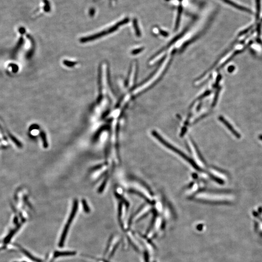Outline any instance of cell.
I'll return each instance as SVG.
<instances>
[{
	"instance_id": "cell-5",
	"label": "cell",
	"mask_w": 262,
	"mask_h": 262,
	"mask_svg": "<svg viewBox=\"0 0 262 262\" xmlns=\"http://www.w3.org/2000/svg\"><path fill=\"white\" fill-rule=\"evenodd\" d=\"M19 247H20L19 248H20L21 251H22V252H23V254H24L26 256L28 257L29 259H30L31 260H32V261H34V262H42V260H40V259L36 258V257H34V256L32 255L28 251L25 250H24V249H23V248H22V247H20V246H19Z\"/></svg>"
},
{
	"instance_id": "cell-11",
	"label": "cell",
	"mask_w": 262,
	"mask_h": 262,
	"mask_svg": "<svg viewBox=\"0 0 262 262\" xmlns=\"http://www.w3.org/2000/svg\"><path fill=\"white\" fill-rule=\"evenodd\" d=\"M141 51V49H137L136 50L134 51L133 52V54H136V53H138V52H140Z\"/></svg>"
},
{
	"instance_id": "cell-2",
	"label": "cell",
	"mask_w": 262,
	"mask_h": 262,
	"mask_svg": "<svg viewBox=\"0 0 262 262\" xmlns=\"http://www.w3.org/2000/svg\"><path fill=\"white\" fill-rule=\"evenodd\" d=\"M152 135H153V136L156 137V138L158 139V141H159L160 142L162 143L163 145H164L165 146H166V147L169 148V149H171V150H172V151H174V152L177 153L178 155H179L180 156L182 157V158H183L184 159L186 160L187 162H189V163L191 165H192V166H193L194 168H196L197 170H198L197 169L199 168L198 166L196 165L195 163H194L193 161H192L190 159H189V158H188L186 155H185L184 152L180 151L179 150V149H178L177 148L174 147V146H172V145H171L170 143L166 141V140L163 139L162 136H160L158 133H156V132H155V131H153V132H152Z\"/></svg>"
},
{
	"instance_id": "cell-13",
	"label": "cell",
	"mask_w": 262,
	"mask_h": 262,
	"mask_svg": "<svg viewBox=\"0 0 262 262\" xmlns=\"http://www.w3.org/2000/svg\"><path fill=\"white\" fill-rule=\"evenodd\" d=\"M166 1H169V0H166Z\"/></svg>"
},
{
	"instance_id": "cell-9",
	"label": "cell",
	"mask_w": 262,
	"mask_h": 262,
	"mask_svg": "<svg viewBox=\"0 0 262 262\" xmlns=\"http://www.w3.org/2000/svg\"><path fill=\"white\" fill-rule=\"evenodd\" d=\"M42 135L43 136V141L44 143V147L46 148L47 147V141H46V137H45V135H44V134L42 133Z\"/></svg>"
},
{
	"instance_id": "cell-3",
	"label": "cell",
	"mask_w": 262,
	"mask_h": 262,
	"mask_svg": "<svg viewBox=\"0 0 262 262\" xmlns=\"http://www.w3.org/2000/svg\"><path fill=\"white\" fill-rule=\"evenodd\" d=\"M128 22V19H125V20H123V21H121V22H119V23H117L116 25L113 26L112 27L108 29L107 31L101 32L99 33V34H96V35L91 36L90 37H87V38H83V39H81V42H89L90 40H94V39H97V38H99V37H101V36H105V35H106V34H109V33H111V32H113L115 31L117 29V28L119 27L121 25H123V24H125V23H127Z\"/></svg>"
},
{
	"instance_id": "cell-8",
	"label": "cell",
	"mask_w": 262,
	"mask_h": 262,
	"mask_svg": "<svg viewBox=\"0 0 262 262\" xmlns=\"http://www.w3.org/2000/svg\"><path fill=\"white\" fill-rule=\"evenodd\" d=\"M82 203H83V207H84V211H85V212H86V213H89V212H90V209H89V207L88 206L87 204L86 201H85V200H83Z\"/></svg>"
},
{
	"instance_id": "cell-15",
	"label": "cell",
	"mask_w": 262,
	"mask_h": 262,
	"mask_svg": "<svg viewBox=\"0 0 262 262\" xmlns=\"http://www.w3.org/2000/svg\"></svg>"
},
{
	"instance_id": "cell-12",
	"label": "cell",
	"mask_w": 262,
	"mask_h": 262,
	"mask_svg": "<svg viewBox=\"0 0 262 262\" xmlns=\"http://www.w3.org/2000/svg\"><path fill=\"white\" fill-rule=\"evenodd\" d=\"M67 64H68L67 65V66H73L75 63H73V62H70H70H67Z\"/></svg>"
},
{
	"instance_id": "cell-7",
	"label": "cell",
	"mask_w": 262,
	"mask_h": 262,
	"mask_svg": "<svg viewBox=\"0 0 262 262\" xmlns=\"http://www.w3.org/2000/svg\"><path fill=\"white\" fill-rule=\"evenodd\" d=\"M133 24H134V27L135 29V31L136 33V35L138 37L141 36V32L139 30V27H138V24H137V21L136 19H135L133 21Z\"/></svg>"
},
{
	"instance_id": "cell-10",
	"label": "cell",
	"mask_w": 262,
	"mask_h": 262,
	"mask_svg": "<svg viewBox=\"0 0 262 262\" xmlns=\"http://www.w3.org/2000/svg\"><path fill=\"white\" fill-rule=\"evenodd\" d=\"M160 33L162 34L163 36H165V37H166V36H168V33H166V32L165 31H160Z\"/></svg>"
},
{
	"instance_id": "cell-14",
	"label": "cell",
	"mask_w": 262,
	"mask_h": 262,
	"mask_svg": "<svg viewBox=\"0 0 262 262\" xmlns=\"http://www.w3.org/2000/svg\"></svg>"
},
{
	"instance_id": "cell-4",
	"label": "cell",
	"mask_w": 262,
	"mask_h": 262,
	"mask_svg": "<svg viewBox=\"0 0 262 262\" xmlns=\"http://www.w3.org/2000/svg\"><path fill=\"white\" fill-rule=\"evenodd\" d=\"M76 252L75 251H56L53 254V259L62 256H74L76 255Z\"/></svg>"
},
{
	"instance_id": "cell-6",
	"label": "cell",
	"mask_w": 262,
	"mask_h": 262,
	"mask_svg": "<svg viewBox=\"0 0 262 262\" xmlns=\"http://www.w3.org/2000/svg\"><path fill=\"white\" fill-rule=\"evenodd\" d=\"M182 11H183V8L182 6H180L178 10V15L176 19V24H175V30L177 29L179 26L180 22V17L182 15Z\"/></svg>"
},
{
	"instance_id": "cell-1",
	"label": "cell",
	"mask_w": 262,
	"mask_h": 262,
	"mask_svg": "<svg viewBox=\"0 0 262 262\" xmlns=\"http://www.w3.org/2000/svg\"><path fill=\"white\" fill-rule=\"evenodd\" d=\"M77 210L78 201L77 200H75L74 204H73L72 210V212H71V214L69 216V220H67L66 224L64 228L63 229L61 237H60V241L59 242L58 246L60 248H62L64 245L67 233L69 232L70 226H71V223L72 222V221H73V219L75 217V215L77 213Z\"/></svg>"
}]
</instances>
